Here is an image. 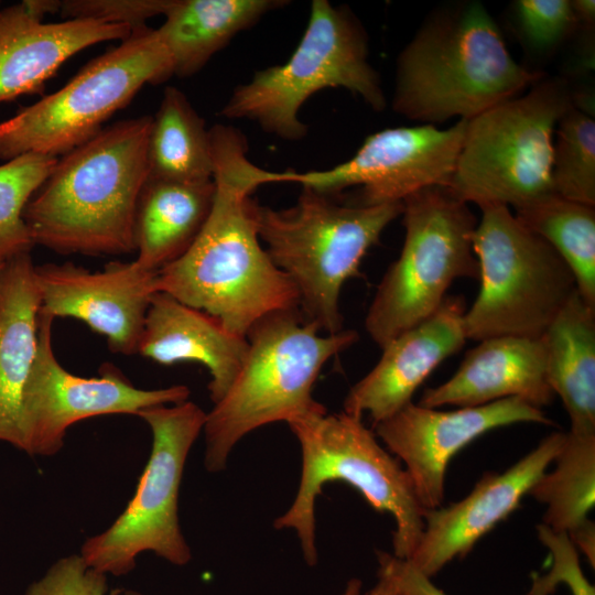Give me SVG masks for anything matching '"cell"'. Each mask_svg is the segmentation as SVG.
<instances>
[{"label": "cell", "mask_w": 595, "mask_h": 595, "mask_svg": "<svg viewBox=\"0 0 595 595\" xmlns=\"http://www.w3.org/2000/svg\"><path fill=\"white\" fill-rule=\"evenodd\" d=\"M214 181L183 183L148 177L133 225L136 264L158 272L193 245L210 213Z\"/></svg>", "instance_id": "obj_23"}, {"label": "cell", "mask_w": 595, "mask_h": 595, "mask_svg": "<svg viewBox=\"0 0 595 595\" xmlns=\"http://www.w3.org/2000/svg\"><path fill=\"white\" fill-rule=\"evenodd\" d=\"M30 253L0 269V441L23 451L22 396L37 347L41 298Z\"/></svg>", "instance_id": "obj_22"}, {"label": "cell", "mask_w": 595, "mask_h": 595, "mask_svg": "<svg viewBox=\"0 0 595 595\" xmlns=\"http://www.w3.org/2000/svg\"><path fill=\"white\" fill-rule=\"evenodd\" d=\"M538 539L550 553V569L545 574H532L528 595H551L564 584L572 595H595L580 564L577 549L566 533L554 532L544 524L537 527Z\"/></svg>", "instance_id": "obj_31"}, {"label": "cell", "mask_w": 595, "mask_h": 595, "mask_svg": "<svg viewBox=\"0 0 595 595\" xmlns=\"http://www.w3.org/2000/svg\"><path fill=\"white\" fill-rule=\"evenodd\" d=\"M551 184L556 195L595 207V121L574 105L554 131Z\"/></svg>", "instance_id": "obj_29"}, {"label": "cell", "mask_w": 595, "mask_h": 595, "mask_svg": "<svg viewBox=\"0 0 595 595\" xmlns=\"http://www.w3.org/2000/svg\"><path fill=\"white\" fill-rule=\"evenodd\" d=\"M320 332L299 310L274 312L252 325L240 371L206 414L204 464L208 472L223 470L235 445L248 433L327 412L312 397L313 386L324 365L350 347L358 334L343 329L323 336Z\"/></svg>", "instance_id": "obj_4"}, {"label": "cell", "mask_w": 595, "mask_h": 595, "mask_svg": "<svg viewBox=\"0 0 595 595\" xmlns=\"http://www.w3.org/2000/svg\"><path fill=\"white\" fill-rule=\"evenodd\" d=\"M173 0H66L60 13L68 19H89L126 24L132 29L155 15H164Z\"/></svg>", "instance_id": "obj_33"}, {"label": "cell", "mask_w": 595, "mask_h": 595, "mask_svg": "<svg viewBox=\"0 0 595 595\" xmlns=\"http://www.w3.org/2000/svg\"><path fill=\"white\" fill-rule=\"evenodd\" d=\"M555 466L544 472L529 495L545 506L542 524L573 534L591 521L595 504V435L565 432Z\"/></svg>", "instance_id": "obj_27"}, {"label": "cell", "mask_w": 595, "mask_h": 595, "mask_svg": "<svg viewBox=\"0 0 595 595\" xmlns=\"http://www.w3.org/2000/svg\"><path fill=\"white\" fill-rule=\"evenodd\" d=\"M302 452L300 486L289 509L273 523L295 531L305 562L317 563L315 502L328 482L355 487L396 523L393 555L409 559L423 531V511L400 461L386 451L361 418L346 412L313 414L288 423Z\"/></svg>", "instance_id": "obj_6"}, {"label": "cell", "mask_w": 595, "mask_h": 595, "mask_svg": "<svg viewBox=\"0 0 595 595\" xmlns=\"http://www.w3.org/2000/svg\"><path fill=\"white\" fill-rule=\"evenodd\" d=\"M106 574L88 566L80 554L60 559L28 588L26 595H107Z\"/></svg>", "instance_id": "obj_34"}, {"label": "cell", "mask_w": 595, "mask_h": 595, "mask_svg": "<svg viewBox=\"0 0 595 595\" xmlns=\"http://www.w3.org/2000/svg\"><path fill=\"white\" fill-rule=\"evenodd\" d=\"M553 397L541 338L497 336L479 340L466 353L455 374L428 388L419 404L463 408L520 398L541 409Z\"/></svg>", "instance_id": "obj_20"}, {"label": "cell", "mask_w": 595, "mask_h": 595, "mask_svg": "<svg viewBox=\"0 0 595 595\" xmlns=\"http://www.w3.org/2000/svg\"><path fill=\"white\" fill-rule=\"evenodd\" d=\"M472 235L479 292L463 324L467 339L497 336L541 338L576 291L559 253L502 204L478 206Z\"/></svg>", "instance_id": "obj_8"}, {"label": "cell", "mask_w": 595, "mask_h": 595, "mask_svg": "<svg viewBox=\"0 0 595 595\" xmlns=\"http://www.w3.org/2000/svg\"><path fill=\"white\" fill-rule=\"evenodd\" d=\"M247 337L229 332L218 318L164 292H155L148 307L137 353L170 366L195 361L210 375L215 404L228 391L246 359Z\"/></svg>", "instance_id": "obj_21"}, {"label": "cell", "mask_w": 595, "mask_h": 595, "mask_svg": "<svg viewBox=\"0 0 595 595\" xmlns=\"http://www.w3.org/2000/svg\"><path fill=\"white\" fill-rule=\"evenodd\" d=\"M404 240L367 311L365 328L380 347L433 315L451 284L476 279L472 247L477 218L448 186H429L402 201Z\"/></svg>", "instance_id": "obj_10"}, {"label": "cell", "mask_w": 595, "mask_h": 595, "mask_svg": "<svg viewBox=\"0 0 595 595\" xmlns=\"http://www.w3.org/2000/svg\"><path fill=\"white\" fill-rule=\"evenodd\" d=\"M571 105L563 80H539L526 95L467 120L448 187L466 203L502 204L513 209L554 193L553 137Z\"/></svg>", "instance_id": "obj_11"}, {"label": "cell", "mask_w": 595, "mask_h": 595, "mask_svg": "<svg viewBox=\"0 0 595 595\" xmlns=\"http://www.w3.org/2000/svg\"><path fill=\"white\" fill-rule=\"evenodd\" d=\"M215 195L208 218L190 249L156 272V290L204 311L246 337L255 323L299 310V294L261 245L253 191L281 183L248 158L245 136L221 123L209 128Z\"/></svg>", "instance_id": "obj_1"}, {"label": "cell", "mask_w": 595, "mask_h": 595, "mask_svg": "<svg viewBox=\"0 0 595 595\" xmlns=\"http://www.w3.org/2000/svg\"><path fill=\"white\" fill-rule=\"evenodd\" d=\"M467 120L447 129L434 125L388 128L368 136L347 161L323 171L282 172V182L337 195L360 186L350 202L363 206L402 203L429 186H448L456 170Z\"/></svg>", "instance_id": "obj_14"}, {"label": "cell", "mask_w": 595, "mask_h": 595, "mask_svg": "<svg viewBox=\"0 0 595 595\" xmlns=\"http://www.w3.org/2000/svg\"><path fill=\"white\" fill-rule=\"evenodd\" d=\"M402 203L363 206L302 187L296 203L273 209L255 203L258 236L299 294L303 318L325 334L343 331L342 289L359 275L367 251L402 214Z\"/></svg>", "instance_id": "obj_5"}, {"label": "cell", "mask_w": 595, "mask_h": 595, "mask_svg": "<svg viewBox=\"0 0 595 595\" xmlns=\"http://www.w3.org/2000/svg\"><path fill=\"white\" fill-rule=\"evenodd\" d=\"M206 414L188 400L137 414L152 433L150 457L121 515L104 532L84 542L80 556L88 566L106 575H125L144 551L175 565L191 561V549L178 523V491L187 455L204 430Z\"/></svg>", "instance_id": "obj_12"}, {"label": "cell", "mask_w": 595, "mask_h": 595, "mask_svg": "<svg viewBox=\"0 0 595 595\" xmlns=\"http://www.w3.org/2000/svg\"><path fill=\"white\" fill-rule=\"evenodd\" d=\"M325 88H344L376 111L386 106L361 24L346 7L313 0L305 31L289 60L238 85L220 115L253 121L267 133L296 141L309 129L299 116L302 106Z\"/></svg>", "instance_id": "obj_7"}, {"label": "cell", "mask_w": 595, "mask_h": 595, "mask_svg": "<svg viewBox=\"0 0 595 595\" xmlns=\"http://www.w3.org/2000/svg\"><path fill=\"white\" fill-rule=\"evenodd\" d=\"M363 583L358 578L347 582L342 595H360ZM366 595H399L396 589L383 578L378 577L377 584Z\"/></svg>", "instance_id": "obj_37"}, {"label": "cell", "mask_w": 595, "mask_h": 595, "mask_svg": "<svg viewBox=\"0 0 595 595\" xmlns=\"http://www.w3.org/2000/svg\"><path fill=\"white\" fill-rule=\"evenodd\" d=\"M547 376L570 418V431L595 435V307L577 290L541 337Z\"/></svg>", "instance_id": "obj_24"}, {"label": "cell", "mask_w": 595, "mask_h": 595, "mask_svg": "<svg viewBox=\"0 0 595 595\" xmlns=\"http://www.w3.org/2000/svg\"><path fill=\"white\" fill-rule=\"evenodd\" d=\"M516 423L554 425L542 409L520 398L443 411L410 402L374 425L376 435L399 461L424 510L441 506L446 468L453 456L478 436Z\"/></svg>", "instance_id": "obj_15"}, {"label": "cell", "mask_w": 595, "mask_h": 595, "mask_svg": "<svg viewBox=\"0 0 595 595\" xmlns=\"http://www.w3.org/2000/svg\"><path fill=\"white\" fill-rule=\"evenodd\" d=\"M121 595H141V594L136 592V591H132V589H127V591L122 592Z\"/></svg>", "instance_id": "obj_39"}, {"label": "cell", "mask_w": 595, "mask_h": 595, "mask_svg": "<svg viewBox=\"0 0 595 595\" xmlns=\"http://www.w3.org/2000/svg\"><path fill=\"white\" fill-rule=\"evenodd\" d=\"M465 311L463 296H446L433 315L389 340L376 366L348 391L343 411L368 413L376 425L412 402L430 374L464 346Z\"/></svg>", "instance_id": "obj_19"}, {"label": "cell", "mask_w": 595, "mask_h": 595, "mask_svg": "<svg viewBox=\"0 0 595 595\" xmlns=\"http://www.w3.org/2000/svg\"><path fill=\"white\" fill-rule=\"evenodd\" d=\"M172 76V60L156 29H132L62 88L1 121L0 160L25 153L60 158L98 134L144 85Z\"/></svg>", "instance_id": "obj_9"}, {"label": "cell", "mask_w": 595, "mask_h": 595, "mask_svg": "<svg viewBox=\"0 0 595 595\" xmlns=\"http://www.w3.org/2000/svg\"><path fill=\"white\" fill-rule=\"evenodd\" d=\"M377 558L378 577L389 582L399 595H447L407 560L381 551Z\"/></svg>", "instance_id": "obj_35"}, {"label": "cell", "mask_w": 595, "mask_h": 595, "mask_svg": "<svg viewBox=\"0 0 595 595\" xmlns=\"http://www.w3.org/2000/svg\"><path fill=\"white\" fill-rule=\"evenodd\" d=\"M151 123V116L117 121L57 159L23 210L34 245L61 255L134 251Z\"/></svg>", "instance_id": "obj_2"}, {"label": "cell", "mask_w": 595, "mask_h": 595, "mask_svg": "<svg viewBox=\"0 0 595 595\" xmlns=\"http://www.w3.org/2000/svg\"><path fill=\"white\" fill-rule=\"evenodd\" d=\"M573 12L578 21L593 23L595 18L594 0H574L571 1Z\"/></svg>", "instance_id": "obj_38"}, {"label": "cell", "mask_w": 595, "mask_h": 595, "mask_svg": "<svg viewBox=\"0 0 595 595\" xmlns=\"http://www.w3.org/2000/svg\"><path fill=\"white\" fill-rule=\"evenodd\" d=\"M58 158L25 153L0 165V261L30 253L35 246L23 210Z\"/></svg>", "instance_id": "obj_30"}, {"label": "cell", "mask_w": 595, "mask_h": 595, "mask_svg": "<svg viewBox=\"0 0 595 595\" xmlns=\"http://www.w3.org/2000/svg\"><path fill=\"white\" fill-rule=\"evenodd\" d=\"M515 7L520 30L538 48L555 45L577 23L569 0H519Z\"/></svg>", "instance_id": "obj_32"}, {"label": "cell", "mask_w": 595, "mask_h": 595, "mask_svg": "<svg viewBox=\"0 0 595 595\" xmlns=\"http://www.w3.org/2000/svg\"><path fill=\"white\" fill-rule=\"evenodd\" d=\"M541 77L513 60L491 15L473 2L436 15L404 47L392 107L424 125L469 120Z\"/></svg>", "instance_id": "obj_3"}, {"label": "cell", "mask_w": 595, "mask_h": 595, "mask_svg": "<svg viewBox=\"0 0 595 595\" xmlns=\"http://www.w3.org/2000/svg\"><path fill=\"white\" fill-rule=\"evenodd\" d=\"M285 4L282 0H173L156 29L171 56L173 76H193L238 33Z\"/></svg>", "instance_id": "obj_25"}, {"label": "cell", "mask_w": 595, "mask_h": 595, "mask_svg": "<svg viewBox=\"0 0 595 595\" xmlns=\"http://www.w3.org/2000/svg\"><path fill=\"white\" fill-rule=\"evenodd\" d=\"M148 166L151 178L183 183L213 181L209 129L185 94L174 86L164 89L152 117Z\"/></svg>", "instance_id": "obj_26"}, {"label": "cell", "mask_w": 595, "mask_h": 595, "mask_svg": "<svg viewBox=\"0 0 595 595\" xmlns=\"http://www.w3.org/2000/svg\"><path fill=\"white\" fill-rule=\"evenodd\" d=\"M60 8L56 0H25L0 10V102L40 91L78 52L131 34L129 25L97 20L43 21Z\"/></svg>", "instance_id": "obj_18"}, {"label": "cell", "mask_w": 595, "mask_h": 595, "mask_svg": "<svg viewBox=\"0 0 595 595\" xmlns=\"http://www.w3.org/2000/svg\"><path fill=\"white\" fill-rule=\"evenodd\" d=\"M41 310L56 317H73L106 337L109 349L137 354L145 314L156 290V272L134 261L108 262L90 271L72 262L34 268Z\"/></svg>", "instance_id": "obj_16"}, {"label": "cell", "mask_w": 595, "mask_h": 595, "mask_svg": "<svg viewBox=\"0 0 595 595\" xmlns=\"http://www.w3.org/2000/svg\"><path fill=\"white\" fill-rule=\"evenodd\" d=\"M513 210L565 261L578 294L595 307V207L552 193Z\"/></svg>", "instance_id": "obj_28"}, {"label": "cell", "mask_w": 595, "mask_h": 595, "mask_svg": "<svg viewBox=\"0 0 595 595\" xmlns=\"http://www.w3.org/2000/svg\"><path fill=\"white\" fill-rule=\"evenodd\" d=\"M6 261H0V269L3 267Z\"/></svg>", "instance_id": "obj_40"}, {"label": "cell", "mask_w": 595, "mask_h": 595, "mask_svg": "<svg viewBox=\"0 0 595 595\" xmlns=\"http://www.w3.org/2000/svg\"><path fill=\"white\" fill-rule=\"evenodd\" d=\"M565 437L556 431L502 473H487L462 500L423 511L420 541L407 561L428 577L465 556L499 522L511 515L552 464Z\"/></svg>", "instance_id": "obj_17"}, {"label": "cell", "mask_w": 595, "mask_h": 595, "mask_svg": "<svg viewBox=\"0 0 595 595\" xmlns=\"http://www.w3.org/2000/svg\"><path fill=\"white\" fill-rule=\"evenodd\" d=\"M576 549H580L588 560L589 564L595 565V527L589 521L573 534L569 536Z\"/></svg>", "instance_id": "obj_36"}, {"label": "cell", "mask_w": 595, "mask_h": 595, "mask_svg": "<svg viewBox=\"0 0 595 595\" xmlns=\"http://www.w3.org/2000/svg\"><path fill=\"white\" fill-rule=\"evenodd\" d=\"M55 317L40 309L37 347L22 396V431L29 455L51 456L64 444L73 424L98 415L134 414L141 410L188 400L184 385L144 390L137 388L110 363L98 377L67 371L55 357L52 326Z\"/></svg>", "instance_id": "obj_13"}]
</instances>
